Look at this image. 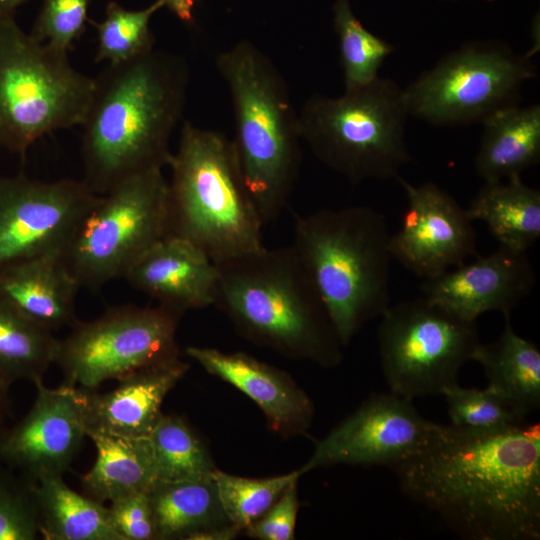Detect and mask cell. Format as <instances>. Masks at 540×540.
Returning <instances> with one entry per match:
<instances>
[{
	"mask_svg": "<svg viewBox=\"0 0 540 540\" xmlns=\"http://www.w3.org/2000/svg\"><path fill=\"white\" fill-rule=\"evenodd\" d=\"M213 305L252 338L335 364L341 342L292 246L262 248L216 264Z\"/></svg>",
	"mask_w": 540,
	"mask_h": 540,
	"instance_id": "5b68a950",
	"label": "cell"
},
{
	"mask_svg": "<svg viewBox=\"0 0 540 540\" xmlns=\"http://www.w3.org/2000/svg\"><path fill=\"white\" fill-rule=\"evenodd\" d=\"M108 516L122 540H154L156 531L147 491L110 501Z\"/></svg>",
	"mask_w": 540,
	"mask_h": 540,
	"instance_id": "d590c367",
	"label": "cell"
},
{
	"mask_svg": "<svg viewBox=\"0 0 540 540\" xmlns=\"http://www.w3.org/2000/svg\"><path fill=\"white\" fill-rule=\"evenodd\" d=\"M301 474V470H296L271 478L250 479L215 469L212 478L229 523L242 530L266 512Z\"/></svg>",
	"mask_w": 540,
	"mask_h": 540,
	"instance_id": "1f68e13d",
	"label": "cell"
},
{
	"mask_svg": "<svg viewBox=\"0 0 540 540\" xmlns=\"http://www.w3.org/2000/svg\"><path fill=\"white\" fill-rule=\"evenodd\" d=\"M35 387L29 411L0 437V463L33 482L63 476L87 436L82 388Z\"/></svg>",
	"mask_w": 540,
	"mask_h": 540,
	"instance_id": "2e32d148",
	"label": "cell"
},
{
	"mask_svg": "<svg viewBox=\"0 0 540 540\" xmlns=\"http://www.w3.org/2000/svg\"><path fill=\"white\" fill-rule=\"evenodd\" d=\"M404 88L375 80L339 97L313 95L298 112L300 136L315 157L351 183L397 179L410 161Z\"/></svg>",
	"mask_w": 540,
	"mask_h": 540,
	"instance_id": "52a82bcc",
	"label": "cell"
},
{
	"mask_svg": "<svg viewBox=\"0 0 540 540\" xmlns=\"http://www.w3.org/2000/svg\"><path fill=\"white\" fill-rule=\"evenodd\" d=\"M148 437L157 480L178 481L212 476L215 467L206 448L180 417L162 415Z\"/></svg>",
	"mask_w": 540,
	"mask_h": 540,
	"instance_id": "f546056e",
	"label": "cell"
},
{
	"mask_svg": "<svg viewBox=\"0 0 540 540\" xmlns=\"http://www.w3.org/2000/svg\"><path fill=\"white\" fill-rule=\"evenodd\" d=\"M80 286L61 253H50L0 270V298L37 326L54 332L77 321Z\"/></svg>",
	"mask_w": 540,
	"mask_h": 540,
	"instance_id": "44dd1931",
	"label": "cell"
},
{
	"mask_svg": "<svg viewBox=\"0 0 540 540\" xmlns=\"http://www.w3.org/2000/svg\"><path fill=\"white\" fill-rule=\"evenodd\" d=\"M466 211L486 224L499 246L527 252L540 237V191L520 175L485 182Z\"/></svg>",
	"mask_w": 540,
	"mask_h": 540,
	"instance_id": "cb8c5ba5",
	"label": "cell"
},
{
	"mask_svg": "<svg viewBox=\"0 0 540 540\" xmlns=\"http://www.w3.org/2000/svg\"><path fill=\"white\" fill-rule=\"evenodd\" d=\"M94 78L68 52L33 38L14 14L0 15V146L24 156L41 137L81 125Z\"/></svg>",
	"mask_w": 540,
	"mask_h": 540,
	"instance_id": "ba28073f",
	"label": "cell"
},
{
	"mask_svg": "<svg viewBox=\"0 0 540 540\" xmlns=\"http://www.w3.org/2000/svg\"><path fill=\"white\" fill-rule=\"evenodd\" d=\"M393 470L408 497L464 538H540L539 423L497 431L446 425Z\"/></svg>",
	"mask_w": 540,
	"mask_h": 540,
	"instance_id": "6da1fadb",
	"label": "cell"
},
{
	"mask_svg": "<svg viewBox=\"0 0 540 540\" xmlns=\"http://www.w3.org/2000/svg\"><path fill=\"white\" fill-rule=\"evenodd\" d=\"M332 12L345 89L375 80L393 46L361 23L350 0H333Z\"/></svg>",
	"mask_w": 540,
	"mask_h": 540,
	"instance_id": "f1b7e54d",
	"label": "cell"
},
{
	"mask_svg": "<svg viewBox=\"0 0 540 540\" xmlns=\"http://www.w3.org/2000/svg\"><path fill=\"white\" fill-rule=\"evenodd\" d=\"M168 181L163 169L119 183L83 219L61 257L80 288L99 290L167 234Z\"/></svg>",
	"mask_w": 540,
	"mask_h": 540,
	"instance_id": "9c48e42d",
	"label": "cell"
},
{
	"mask_svg": "<svg viewBox=\"0 0 540 540\" xmlns=\"http://www.w3.org/2000/svg\"><path fill=\"white\" fill-rule=\"evenodd\" d=\"M378 330L384 378L391 392L413 401L442 395L458 383L462 366L480 343L476 322L426 297L399 302L382 313Z\"/></svg>",
	"mask_w": 540,
	"mask_h": 540,
	"instance_id": "8fae6325",
	"label": "cell"
},
{
	"mask_svg": "<svg viewBox=\"0 0 540 540\" xmlns=\"http://www.w3.org/2000/svg\"><path fill=\"white\" fill-rule=\"evenodd\" d=\"M240 530L232 524L214 527L191 534L188 540H229L233 539Z\"/></svg>",
	"mask_w": 540,
	"mask_h": 540,
	"instance_id": "f35d334b",
	"label": "cell"
},
{
	"mask_svg": "<svg viewBox=\"0 0 540 540\" xmlns=\"http://www.w3.org/2000/svg\"><path fill=\"white\" fill-rule=\"evenodd\" d=\"M296 487L297 480H294L266 512L246 527L250 537L260 540H291L294 538L299 506Z\"/></svg>",
	"mask_w": 540,
	"mask_h": 540,
	"instance_id": "8d00e7d4",
	"label": "cell"
},
{
	"mask_svg": "<svg viewBox=\"0 0 540 540\" xmlns=\"http://www.w3.org/2000/svg\"><path fill=\"white\" fill-rule=\"evenodd\" d=\"M94 78L81 139L84 182L98 195L168 165L171 135L182 118L189 67L156 50L108 64Z\"/></svg>",
	"mask_w": 540,
	"mask_h": 540,
	"instance_id": "7a4b0ae2",
	"label": "cell"
},
{
	"mask_svg": "<svg viewBox=\"0 0 540 540\" xmlns=\"http://www.w3.org/2000/svg\"><path fill=\"white\" fill-rule=\"evenodd\" d=\"M442 395L447 403L450 425L454 427L497 431L526 423V417L489 386L468 389L456 383L445 388Z\"/></svg>",
	"mask_w": 540,
	"mask_h": 540,
	"instance_id": "d6a6232c",
	"label": "cell"
},
{
	"mask_svg": "<svg viewBox=\"0 0 540 540\" xmlns=\"http://www.w3.org/2000/svg\"><path fill=\"white\" fill-rule=\"evenodd\" d=\"M474 164L485 182L520 175L540 160V106L513 105L482 123Z\"/></svg>",
	"mask_w": 540,
	"mask_h": 540,
	"instance_id": "7402d4cb",
	"label": "cell"
},
{
	"mask_svg": "<svg viewBox=\"0 0 540 540\" xmlns=\"http://www.w3.org/2000/svg\"><path fill=\"white\" fill-rule=\"evenodd\" d=\"M188 368L174 357L117 380V387L106 393L82 388L86 433L148 437L163 415L166 395Z\"/></svg>",
	"mask_w": 540,
	"mask_h": 540,
	"instance_id": "d6986e66",
	"label": "cell"
},
{
	"mask_svg": "<svg viewBox=\"0 0 540 540\" xmlns=\"http://www.w3.org/2000/svg\"><path fill=\"white\" fill-rule=\"evenodd\" d=\"M156 539H187L191 534L229 522L211 477L155 480L148 488Z\"/></svg>",
	"mask_w": 540,
	"mask_h": 540,
	"instance_id": "484cf974",
	"label": "cell"
},
{
	"mask_svg": "<svg viewBox=\"0 0 540 540\" xmlns=\"http://www.w3.org/2000/svg\"><path fill=\"white\" fill-rule=\"evenodd\" d=\"M216 66L231 96L239 165L263 225L288 204L302 163L298 112L287 82L258 46L241 40Z\"/></svg>",
	"mask_w": 540,
	"mask_h": 540,
	"instance_id": "3957f363",
	"label": "cell"
},
{
	"mask_svg": "<svg viewBox=\"0 0 540 540\" xmlns=\"http://www.w3.org/2000/svg\"><path fill=\"white\" fill-rule=\"evenodd\" d=\"M91 0H43L30 35L69 52L86 29Z\"/></svg>",
	"mask_w": 540,
	"mask_h": 540,
	"instance_id": "e575fe53",
	"label": "cell"
},
{
	"mask_svg": "<svg viewBox=\"0 0 540 540\" xmlns=\"http://www.w3.org/2000/svg\"><path fill=\"white\" fill-rule=\"evenodd\" d=\"M445 427L424 418L408 398L391 391L373 394L317 444L300 470L335 464L394 468L433 443Z\"/></svg>",
	"mask_w": 540,
	"mask_h": 540,
	"instance_id": "5bb4252c",
	"label": "cell"
},
{
	"mask_svg": "<svg viewBox=\"0 0 540 540\" xmlns=\"http://www.w3.org/2000/svg\"><path fill=\"white\" fill-rule=\"evenodd\" d=\"M40 530L35 482L0 466V540H34Z\"/></svg>",
	"mask_w": 540,
	"mask_h": 540,
	"instance_id": "836d02e7",
	"label": "cell"
},
{
	"mask_svg": "<svg viewBox=\"0 0 540 540\" xmlns=\"http://www.w3.org/2000/svg\"><path fill=\"white\" fill-rule=\"evenodd\" d=\"M167 166L166 236L191 242L216 264L264 246L232 140L185 122Z\"/></svg>",
	"mask_w": 540,
	"mask_h": 540,
	"instance_id": "8992f818",
	"label": "cell"
},
{
	"mask_svg": "<svg viewBox=\"0 0 540 540\" xmlns=\"http://www.w3.org/2000/svg\"><path fill=\"white\" fill-rule=\"evenodd\" d=\"M163 7L172 12L182 23H194V7L198 0H160Z\"/></svg>",
	"mask_w": 540,
	"mask_h": 540,
	"instance_id": "74e56055",
	"label": "cell"
},
{
	"mask_svg": "<svg viewBox=\"0 0 540 540\" xmlns=\"http://www.w3.org/2000/svg\"><path fill=\"white\" fill-rule=\"evenodd\" d=\"M485 1H497V0H485Z\"/></svg>",
	"mask_w": 540,
	"mask_h": 540,
	"instance_id": "7bdbcfd3",
	"label": "cell"
},
{
	"mask_svg": "<svg viewBox=\"0 0 540 540\" xmlns=\"http://www.w3.org/2000/svg\"><path fill=\"white\" fill-rule=\"evenodd\" d=\"M535 76L527 54L498 41H473L425 70L404 95L409 116L437 126H467L519 104L523 86Z\"/></svg>",
	"mask_w": 540,
	"mask_h": 540,
	"instance_id": "30bf717a",
	"label": "cell"
},
{
	"mask_svg": "<svg viewBox=\"0 0 540 540\" xmlns=\"http://www.w3.org/2000/svg\"><path fill=\"white\" fill-rule=\"evenodd\" d=\"M218 268L191 242L165 236L129 268L124 279L134 289L178 313L213 305Z\"/></svg>",
	"mask_w": 540,
	"mask_h": 540,
	"instance_id": "ac0fdd59",
	"label": "cell"
},
{
	"mask_svg": "<svg viewBox=\"0 0 540 540\" xmlns=\"http://www.w3.org/2000/svg\"><path fill=\"white\" fill-rule=\"evenodd\" d=\"M161 8L160 0L138 10L127 9L116 1L108 2L103 20L93 22L98 39L95 61L116 64L153 50L155 37L150 22Z\"/></svg>",
	"mask_w": 540,
	"mask_h": 540,
	"instance_id": "4dcf8cb0",
	"label": "cell"
},
{
	"mask_svg": "<svg viewBox=\"0 0 540 540\" xmlns=\"http://www.w3.org/2000/svg\"><path fill=\"white\" fill-rule=\"evenodd\" d=\"M186 354L206 371L232 384L264 412L273 429H303L310 421L309 399L280 371L244 353L190 346Z\"/></svg>",
	"mask_w": 540,
	"mask_h": 540,
	"instance_id": "ffe728a7",
	"label": "cell"
},
{
	"mask_svg": "<svg viewBox=\"0 0 540 540\" xmlns=\"http://www.w3.org/2000/svg\"><path fill=\"white\" fill-rule=\"evenodd\" d=\"M472 361L479 363L489 387L501 394L523 416L540 406V350L515 332L510 317L499 337L479 343Z\"/></svg>",
	"mask_w": 540,
	"mask_h": 540,
	"instance_id": "d4e9b609",
	"label": "cell"
},
{
	"mask_svg": "<svg viewBox=\"0 0 540 540\" xmlns=\"http://www.w3.org/2000/svg\"><path fill=\"white\" fill-rule=\"evenodd\" d=\"M9 390L0 387V437L6 429V421L11 414Z\"/></svg>",
	"mask_w": 540,
	"mask_h": 540,
	"instance_id": "ab89813d",
	"label": "cell"
},
{
	"mask_svg": "<svg viewBox=\"0 0 540 540\" xmlns=\"http://www.w3.org/2000/svg\"><path fill=\"white\" fill-rule=\"evenodd\" d=\"M531 35H532V40H533V44H532V48L530 49V51L527 54V56L529 57H532L533 55H535L538 51H539V48H540V18H539V13H537L534 18L532 19V22H531Z\"/></svg>",
	"mask_w": 540,
	"mask_h": 540,
	"instance_id": "60d3db41",
	"label": "cell"
},
{
	"mask_svg": "<svg viewBox=\"0 0 540 540\" xmlns=\"http://www.w3.org/2000/svg\"><path fill=\"white\" fill-rule=\"evenodd\" d=\"M98 197L83 179L0 175V270L62 253Z\"/></svg>",
	"mask_w": 540,
	"mask_h": 540,
	"instance_id": "4fadbf2b",
	"label": "cell"
},
{
	"mask_svg": "<svg viewBox=\"0 0 540 540\" xmlns=\"http://www.w3.org/2000/svg\"><path fill=\"white\" fill-rule=\"evenodd\" d=\"M59 339L29 321L0 298V387L20 380L43 381L55 363Z\"/></svg>",
	"mask_w": 540,
	"mask_h": 540,
	"instance_id": "83f0119b",
	"label": "cell"
},
{
	"mask_svg": "<svg viewBox=\"0 0 540 540\" xmlns=\"http://www.w3.org/2000/svg\"><path fill=\"white\" fill-rule=\"evenodd\" d=\"M27 0H0V15L15 14L18 7Z\"/></svg>",
	"mask_w": 540,
	"mask_h": 540,
	"instance_id": "b9f144b4",
	"label": "cell"
},
{
	"mask_svg": "<svg viewBox=\"0 0 540 540\" xmlns=\"http://www.w3.org/2000/svg\"><path fill=\"white\" fill-rule=\"evenodd\" d=\"M535 271L527 252L499 246L486 255L430 279H425L423 296L460 318L476 322L483 313L498 311L504 317L532 291Z\"/></svg>",
	"mask_w": 540,
	"mask_h": 540,
	"instance_id": "e0dca14e",
	"label": "cell"
},
{
	"mask_svg": "<svg viewBox=\"0 0 540 540\" xmlns=\"http://www.w3.org/2000/svg\"><path fill=\"white\" fill-rule=\"evenodd\" d=\"M407 207L390 235L393 259L424 279L438 276L477 255L476 232L466 209L433 182L413 185L401 175Z\"/></svg>",
	"mask_w": 540,
	"mask_h": 540,
	"instance_id": "9a60e30c",
	"label": "cell"
},
{
	"mask_svg": "<svg viewBox=\"0 0 540 540\" xmlns=\"http://www.w3.org/2000/svg\"><path fill=\"white\" fill-rule=\"evenodd\" d=\"M96 449L92 468L81 477L84 494L105 503L147 491L157 480L149 437L87 433Z\"/></svg>",
	"mask_w": 540,
	"mask_h": 540,
	"instance_id": "603a6c76",
	"label": "cell"
},
{
	"mask_svg": "<svg viewBox=\"0 0 540 540\" xmlns=\"http://www.w3.org/2000/svg\"><path fill=\"white\" fill-rule=\"evenodd\" d=\"M390 235L385 216L365 205L296 219L291 246L342 345L390 305Z\"/></svg>",
	"mask_w": 540,
	"mask_h": 540,
	"instance_id": "277c9868",
	"label": "cell"
},
{
	"mask_svg": "<svg viewBox=\"0 0 540 540\" xmlns=\"http://www.w3.org/2000/svg\"><path fill=\"white\" fill-rule=\"evenodd\" d=\"M41 536L46 540H122L113 529L108 508L70 488L63 476L35 482Z\"/></svg>",
	"mask_w": 540,
	"mask_h": 540,
	"instance_id": "4316f807",
	"label": "cell"
},
{
	"mask_svg": "<svg viewBox=\"0 0 540 540\" xmlns=\"http://www.w3.org/2000/svg\"><path fill=\"white\" fill-rule=\"evenodd\" d=\"M181 313L158 305H118L90 321L78 320L59 340L55 364L64 385L93 390L141 368L178 357Z\"/></svg>",
	"mask_w": 540,
	"mask_h": 540,
	"instance_id": "7c38bea8",
	"label": "cell"
}]
</instances>
